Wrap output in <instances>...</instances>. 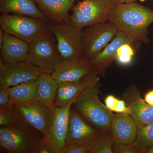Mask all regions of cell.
I'll use <instances>...</instances> for the list:
<instances>
[{
	"label": "cell",
	"instance_id": "10",
	"mask_svg": "<svg viewBox=\"0 0 153 153\" xmlns=\"http://www.w3.org/2000/svg\"><path fill=\"white\" fill-rule=\"evenodd\" d=\"M12 106L22 120L42 133L46 140L54 107H50L39 100Z\"/></svg>",
	"mask_w": 153,
	"mask_h": 153
},
{
	"label": "cell",
	"instance_id": "37",
	"mask_svg": "<svg viewBox=\"0 0 153 153\" xmlns=\"http://www.w3.org/2000/svg\"><path fill=\"white\" fill-rule=\"evenodd\" d=\"M151 1H153V0H151Z\"/></svg>",
	"mask_w": 153,
	"mask_h": 153
},
{
	"label": "cell",
	"instance_id": "8",
	"mask_svg": "<svg viewBox=\"0 0 153 153\" xmlns=\"http://www.w3.org/2000/svg\"><path fill=\"white\" fill-rule=\"evenodd\" d=\"M118 32L109 21L90 25L82 30L83 56L91 60L102 52Z\"/></svg>",
	"mask_w": 153,
	"mask_h": 153
},
{
	"label": "cell",
	"instance_id": "29",
	"mask_svg": "<svg viewBox=\"0 0 153 153\" xmlns=\"http://www.w3.org/2000/svg\"><path fill=\"white\" fill-rule=\"evenodd\" d=\"M9 88H0V108L7 107L12 105Z\"/></svg>",
	"mask_w": 153,
	"mask_h": 153
},
{
	"label": "cell",
	"instance_id": "34",
	"mask_svg": "<svg viewBox=\"0 0 153 153\" xmlns=\"http://www.w3.org/2000/svg\"><path fill=\"white\" fill-rule=\"evenodd\" d=\"M138 0H117L118 3L120 4H128L135 2ZM142 1H144L145 0H141Z\"/></svg>",
	"mask_w": 153,
	"mask_h": 153
},
{
	"label": "cell",
	"instance_id": "22",
	"mask_svg": "<svg viewBox=\"0 0 153 153\" xmlns=\"http://www.w3.org/2000/svg\"><path fill=\"white\" fill-rule=\"evenodd\" d=\"M38 80V100L53 108L57 96L58 82L49 73H42Z\"/></svg>",
	"mask_w": 153,
	"mask_h": 153
},
{
	"label": "cell",
	"instance_id": "7",
	"mask_svg": "<svg viewBox=\"0 0 153 153\" xmlns=\"http://www.w3.org/2000/svg\"><path fill=\"white\" fill-rule=\"evenodd\" d=\"M52 35L30 44L28 62L42 73L51 74L62 60Z\"/></svg>",
	"mask_w": 153,
	"mask_h": 153
},
{
	"label": "cell",
	"instance_id": "33",
	"mask_svg": "<svg viewBox=\"0 0 153 153\" xmlns=\"http://www.w3.org/2000/svg\"><path fill=\"white\" fill-rule=\"evenodd\" d=\"M144 100L148 104L153 106V89L149 91L146 94Z\"/></svg>",
	"mask_w": 153,
	"mask_h": 153
},
{
	"label": "cell",
	"instance_id": "32",
	"mask_svg": "<svg viewBox=\"0 0 153 153\" xmlns=\"http://www.w3.org/2000/svg\"><path fill=\"white\" fill-rule=\"evenodd\" d=\"M133 58L131 56H119L117 57L116 60L121 65L128 66L131 63Z\"/></svg>",
	"mask_w": 153,
	"mask_h": 153
},
{
	"label": "cell",
	"instance_id": "25",
	"mask_svg": "<svg viewBox=\"0 0 153 153\" xmlns=\"http://www.w3.org/2000/svg\"><path fill=\"white\" fill-rule=\"evenodd\" d=\"M21 119L14 110L12 105L0 108V127L13 125L19 122Z\"/></svg>",
	"mask_w": 153,
	"mask_h": 153
},
{
	"label": "cell",
	"instance_id": "4",
	"mask_svg": "<svg viewBox=\"0 0 153 153\" xmlns=\"http://www.w3.org/2000/svg\"><path fill=\"white\" fill-rule=\"evenodd\" d=\"M49 24L42 19L14 14H2L0 26L6 33L18 37L30 44L44 37L52 36Z\"/></svg>",
	"mask_w": 153,
	"mask_h": 153
},
{
	"label": "cell",
	"instance_id": "17",
	"mask_svg": "<svg viewBox=\"0 0 153 153\" xmlns=\"http://www.w3.org/2000/svg\"><path fill=\"white\" fill-rule=\"evenodd\" d=\"M99 76L98 72L94 70L79 81L58 83L54 106L61 107L73 102L76 97L85 88L99 80Z\"/></svg>",
	"mask_w": 153,
	"mask_h": 153
},
{
	"label": "cell",
	"instance_id": "31",
	"mask_svg": "<svg viewBox=\"0 0 153 153\" xmlns=\"http://www.w3.org/2000/svg\"><path fill=\"white\" fill-rule=\"evenodd\" d=\"M118 99L113 95L107 96L105 99V106L109 110L114 111L116 106Z\"/></svg>",
	"mask_w": 153,
	"mask_h": 153
},
{
	"label": "cell",
	"instance_id": "27",
	"mask_svg": "<svg viewBox=\"0 0 153 153\" xmlns=\"http://www.w3.org/2000/svg\"><path fill=\"white\" fill-rule=\"evenodd\" d=\"M90 145L83 143L66 145L57 153H91Z\"/></svg>",
	"mask_w": 153,
	"mask_h": 153
},
{
	"label": "cell",
	"instance_id": "28",
	"mask_svg": "<svg viewBox=\"0 0 153 153\" xmlns=\"http://www.w3.org/2000/svg\"><path fill=\"white\" fill-rule=\"evenodd\" d=\"M135 45H136V44L128 43L123 44L118 49L117 57L119 56L134 57L136 53Z\"/></svg>",
	"mask_w": 153,
	"mask_h": 153
},
{
	"label": "cell",
	"instance_id": "3",
	"mask_svg": "<svg viewBox=\"0 0 153 153\" xmlns=\"http://www.w3.org/2000/svg\"><path fill=\"white\" fill-rule=\"evenodd\" d=\"M99 80L85 88L76 97L71 107L86 122L101 132L109 131L114 114L99 98Z\"/></svg>",
	"mask_w": 153,
	"mask_h": 153
},
{
	"label": "cell",
	"instance_id": "15",
	"mask_svg": "<svg viewBox=\"0 0 153 153\" xmlns=\"http://www.w3.org/2000/svg\"><path fill=\"white\" fill-rule=\"evenodd\" d=\"M138 41L130 36L118 31L102 52L91 60L94 69L98 72L100 76L103 77L107 69L116 59L118 48L125 43L136 44Z\"/></svg>",
	"mask_w": 153,
	"mask_h": 153
},
{
	"label": "cell",
	"instance_id": "14",
	"mask_svg": "<svg viewBox=\"0 0 153 153\" xmlns=\"http://www.w3.org/2000/svg\"><path fill=\"white\" fill-rule=\"evenodd\" d=\"M123 97L130 111L129 115L135 122L138 129L153 122V106L142 98L136 87H129Z\"/></svg>",
	"mask_w": 153,
	"mask_h": 153
},
{
	"label": "cell",
	"instance_id": "19",
	"mask_svg": "<svg viewBox=\"0 0 153 153\" xmlns=\"http://www.w3.org/2000/svg\"><path fill=\"white\" fill-rule=\"evenodd\" d=\"M39 10L52 23L69 22L70 10L78 0H35Z\"/></svg>",
	"mask_w": 153,
	"mask_h": 153
},
{
	"label": "cell",
	"instance_id": "16",
	"mask_svg": "<svg viewBox=\"0 0 153 153\" xmlns=\"http://www.w3.org/2000/svg\"><path fill=\"white\" fill-rule=\"evenodd\" d=\"M138 128L129 114L118 113L114 114L109 132L113 142L128 144L136 142Z\"/></svg>",
	"mask_w": 153,
	"mask_h": 153
},
{
	"label": "cell",
	"instance_id": "30",
	"mask_svg": "<svg viewBox=\"0 0 153 153\" xmlns=\"http://www.w3.org/2000/svg\"><path fill=\"white\" fill-rule=\"evenodd\" d=\"M114 111L118 113H125L128 114L130 113L129 108L126 105V101L123 100L118 99Z\"/></svg>",
	"mask_w": 153,
	"mask_h": 153
},
{
	"label": "cell",
	"instance_id": "9",
	"mask_svg": "<svg viewBox=\"0 0 153 153\" xmlns=\"http://www.w3.org/2000/svg\"><path fill=\"white\" fill-rule=\"evenodd\" d=\"M73 102L61 107H53L46 140V149L49 153H57L66 144L69 114Z\"/></svg>",
	"mask_w": 153,
	"mask_h": 153
},
{
	"label": "cell",
	"instance_id": "24",
	"mask_svg": "<svg viewBox=\"0 0 153 153\" xmlns=\"http://www.w3.org/2000/svg\"><path fill=\"white\" fill-rule=\"evenodd\" d=\"M136 143L146 149L153 145V122L139 129Z\"/></svg>",
	"mask_w": 153,
	"mask_h": 153
},
{
	"label": "cell",
	"instance_id": "23",
	"mask_svg": "<svg viewBox=\"0 0 153 153\" xmlns=\"http://www.w3.org/2000/svg\"><path fill=\"white\" fill-rule=\"evenodd\" d=\"M113 142L109 131L102 133L97 137L91 153H112Z\"/></svg>",
	"mask_w": 153,
	"mask_h": 153
},
{
	"label": "cell",
	"instance_id": "12",
	"mask_svg": "<svg viewBox=\"0 0 153 153\" xmlns=\"http://www.w3.org/2000/svg\"><path fill=\"white\" fill-rule=\"evenodd\" d=\"M102 133L89 125L71 107L65 145L75 143L88 144L91 148V153L97 139Z\"/></svg>",
	"mask_w": 153,
	"mask_h": 153
},
{
	"label": "cell",
	"instance_id": "18",
	"mask_svg": "<svg viewBox=\"0 0 153 153\" xmlns=\"http://www.w3.org/2000/svg\"><path fill=\"white\" fill-rule=\"evenodd\" d=\"M30 44L4 32L1 50V59L4 63L28 62Z\"/></svg>",
	"mask_w": 153,
	"mask_h": 153
},
{
	"label": "cell",
	"instance_id": "21",
	"mask_svg": "<svg viewBox=\"0 0 153 153\" xmlns=\"http://www.w3.org/2000/svg\"><path fill=\"white\" fill-rule=\"evenodd\" d=\"M12 104H23L39 100L38 78L9 88Z\"/></svg>",
	"mask_w": 153,
	"mask_h": 153
},
{
	"label": "cell",
	"instance_id": "35",
	"mask_svg": "<svg viewBox=\"0 0 153 153\" xmlns=\"http://www.w3.org/2000/svg\"><path fill=\"white\" fill-rule=\"evenodd\" d=\"M4 33V31L3 30L2 28L1 27L0 28V48L2 45Z\"/></svg>",
	"mask_w": 153,
	"mask_h": 153
},
{
	"label": "cell",
	"instance_id": "13",
	"mask_svg": "<svg viewBox=\"0 0 153 153\" xmlns=\"http://www.w3.org/2000/svg\"><path fill=\"white\" fill-rule=\"evenodd\" d=\"M95 70L90 60L84 57L76 60H62L51 74L58 83L81 80Z\"/></svg>",
	"mask_w": 153,
	"mask_h": 153
},
{
	"label": "cell",
	"instance_id": "5",
	"mask_svg": "<svg viewBox=\"0 0 153 153\" xmlns=\"http://www.w3.org/2000/svg\"><path fill=\"white\" fill-rule=\"evenodd\" d=\"M117 0H82L72 8L69 23L82 30L90 25L108 22Z\"/></svg>",
	"mask_w": 153,
	"mask_h": 153
},
{
	"label": "cell",
	"instance_id": "26",
	"mask_svg": "<svg viewBox=\"0 0 153 153\" xmlns=\"http://www.w3.org/2000/svg\"><path fill=\"white\" fill-rule=\"evenodd\" d=\"M113 153H146V149L141 146L137 143L124 144L113 142Z\"/></svg>",
	"mask_w": 153,
	"mask_h": 153
},
{
	"label": "cell",
	"instance_id": "1",
	"mask_svg": "<svg viewBox=\"0 0 153 153\" xmlns=\"http://www.w3.org/2000/svg\"><path fill=\"white\" fill-rule=\"evenodd\" d=\"M108 21L119 32L144 44L149 42L148 29L153 23V11L147 7L135 2L118 3Z\"/></svg>",
	"mask_w": 153,
	"mask_h": 153
},
{
	"label": "cell",
	"instance_id": "20",
	"mask_svg": "<svg viewBox=\"0 0 153 153\" xmlns=\"http://www.w3.org/2000/svg\"><path fill=\"white\" fill-rule=\"evenodd\" d=\"M0 12L38 18L48 22L35 0H0Z\"/></svg>",
	"mask_w": 153,
	"mask_h": 153
},
{
	"label": "cell",
	"instance_id": "36",
	"mask_svg": "<svg viewBox=\"0 0 153 153\" xmlns=\"http://www.w3.org/2000/svg\"><path fill=\"white\" fill-rule=\"evenodd\" d=\"M146 153H153V145L147 149Z\"/></svg>",
	"mask_w": 153,
	"mask_h": 153
},
{
	"label": "cell",
	"instance_id": "2",
	"mask_svg": "<svg viewBox=\"0 0 153 153\" xmlns=\"http://www.w3.org/2000/svg\"><path fill=\"white\" fill-rule=\"evenodd\" d=\"M46 145L42 133L22 118L13 125L0 127L1 153H49Z\"/></svg>",
	"mask_w": 153,
	"mask_h": 153
},
{
	"label": "cell",
	"instance_id": "6",
	"mask_svg": "<svg viewBox=\"0 0 153 153\" xmlns=\"http://www.w3.org/2000/svg\"><path fill=\"white\" fill-rule=\"evenodd\" d=\"M49 27L57 41L62 60L69 61L84 57L82 30L75 27L69 22L52 23Z\"/></svg>",
	"mask_w": 153,
	"mask_h": 153
},
{
	"label": "cell",
	"instance_id": "11",
	"mask_svg": "<svg viewBox=\"0 0 153 153\" xmlns=\"http://www.w3.org/2000/svg\"><path fill=\"white\" fill-rule=\"evenodd\" d=\"M42 74L28 62L7 63L0 60V88H9L37 79Z\"/></svg>",
	"mask_w": 153,
	"mask_h": 153
}]
</instances>
